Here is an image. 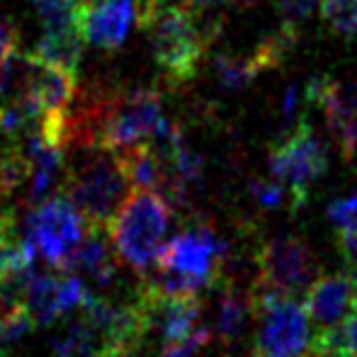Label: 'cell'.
<instances>
[{"label":"cell","instance_id":"1","mask_svg":"<svg viewBox=\"0 0 357 357\" xmlns=\"http://www.w3.org/2000/svg\"><path fill=\"white\" fill-rule=\"evenodd\" d=\"M226 243L212 226L195 224L163 243L155 258V275L144 278V287L158 296H199L221 280Z\"/></svg>","mask_w":357,"mask_h":357},{"label":"cell","instance_id":"2","mask_svg":"<svg viewBox=\"0 0 357 357\" xmlns=\"http://www.w3.org/2000/svg\"><path fill=\"white\" fill-rule=\"evenodd\" d=\"M142 27L149 32L153 61L170 85H183L197 75L214 34L197 17V10L158 3L142 10Z\"/></svg>","mask_w":357,"mask_h":357},{"label":"cell","instance_id":"3","mask_svg":"<svg viewBox=\"0 0 357 357\" xmlns=\"http://www.w3.org/2000/svg\"><path fill=\"white\" fill-rule=\"evenodd\" d=\"M173 209L158 190H132L122 209L109 224L107 234L119 263L146 275L165 243Z\"/></svg>","mask_w":357,"mask_h":357},{"label":"cell","instance_id":"4","mask_svg":"<svg viewBox=\"0 0 357 357\" xmlns=\"http://www.w3.org/2000/svg\"><path fill=\"white\" fill-rule=\"evenodd\" d=\"M132 190L119 153L102 149H90L75 168L66 170L61 183V195L71 199L85 224L95 229H109Z\"/></svg>","mask_w":357,"mask_h":357},{"label":"cell","instance_id":"5","mask_svg":"<svg viewBox=\"0 0 357 357\" xmlns=\"http://www.w3.org/2000/svg\"><path fill=\"white\" fill-rule=\"evenodd\" d=\"M253 357H309L311 331L304 306L289 294L253 287Z\"/></svg>","mask_w":357,"mask_h":357},{"label":"cell","instance_id":"6","mask_svg":"<svg viewBox=\"0 0 357 357\" xmlns=\"http://www.w3.org/2000/svg\"><path fill=\"white\" fill-rule=\"evenodd\" d=\"M160 93L155 88H134L107 93L102 114L98 119L93 149L119 151L134 144L149 142L160 122Z\"/></svg>","mask_w":357,"mask_h":357},{"label":"cell","instance_id":"7","mask_svg":"<svg viewBox=\"0 0 357 357\" xmlns=\"http://www.w3.org/2000/svg\"><path fill=\"white\" fill-rule=\"evenodd\" d=\"M85 231L88 224L83 214L63 195H52L44 202L34 204L22 226L24 238L34 245L39 258L59 273L66 270L71 255L85 238Z\"/></svg>","mask_w":357,"mask_h":357},{"label":"cell","instance_id":"8","mask_svg":"<svg viewBox=\"0 0 357 357\" xmlns=\"http://www.w3.org/2000/svg\"><path fill=\"white\" fill-rule=\"evenodd\" d=\"M268 163L273 178L289 192L291 207L301 209L309 199L311 185L328 170V153L314 129L301 119L289 137L270 151Z\"/></svg>","mask_w":357,"mask_h":357},{"label":"cell","instance_id":"9","mask_svg":"<svg viewBox=\"0 0 357 357\" xmlns=\"http://www.w3.org/2000/svg\"><path fill=\"white\" fill-rule=\"evenodd\" d=\"M258 265V282L255 287L273 289L280 294H301L319 275L311 245L299 236H278L258 245L255 250Z\"/></svg>","mask_w":357,"mask_h":357},{"label":"cell","instance_id":"10","mask_svg":"<svg viewBox=\"0 0 357 357\" xmlns=\"http://www.w3.org/2000/svg\"><path fill=\"white\" fill-rule=\"evenodd\" d=\"M306 100L324 112L326 124L345 160L357 155V83L328 75L309 80Z\"/></svg>","mask_w":357,"mask_h":357},{"label":"cell","instance_id":"11","mask_svg":"<svg viewBox=\"0 0 357 357\" xmlns=\"http://www.w3.org/2000/svg\"><path fill=\"white\" fill-rule=\"evenodd\" d=\"M137 17V3L134 0H102L98 5L75 10V24L88 44L114 52L124 44Z\"/></svg>","mask_w":357,"mask_h":357},{"label":"cell","instance_id":"12","mask_svg":"<svg viewBox=\"0 0 357 357\" xmlns=\"http://www.w3.org/2000/svg\"><path fill=\"white\" fill-rule=\"evenodd\" d=\"M355 309L353 282L345 273L321 275L304 291V311L319 331L340 324Z\"/></svg>","mask_w":357,"mask_h":357},{"label":"cell","instance_id":"13","mask_svg":"<svg viewBox=\"0 0 357 357\" xmlns=\"http://www.w3.org/2000/svg\"><path fill=\"white\" fill-rule=\"evenodd\" d=\"M117 263L119 258L112 248L107 229L88 226L85 238L75 248V253L71 255L63 273H78L83 278H88L93 284L107 287L114 280V275H117Z\"/></svg>","mask_w":357,"mask_h":357},{"label":"cell","instance_id":"14","mask_svg":"<svg viewBox=\"0 0 357 357\" xmlns=\"http://www.w3.org/2000/svg\"><path fill=\"white\" fill-rule=\"evenodd\" d=\"M83 42L85 39L75 22L52 24V27H44V34L39 37L32 54L49 66L75 75L80 68V59H83Z\"/></svg>","mask_w":357,"mask_h":357},{"label":"cell","instance_id":"15","mask_svg":"<svg viewBox=\"0 0 357 357\" xmlns=\"http://www.w3.org/2000/svg\"><path fill=\"white\" fill-rule=\"evenodd\" d=\"M119 158H122L134 190H158V192L165 190V183H168L165 160L160 158V153L151 142L134 144L119 151Z\"/></svg>","mask_w":357,"mask_h":357},{"label":"cell","instance_id":"16","mask_svg":"<svg viewBox=\"0 0 357 357\" xmlns=\"http://www.w3.org/2000/svg\"><path fill=\"white\" fill-rule=\"evenodd\" d=\"M253 316V299L250 291H241L238 287L226 284L219 299V314H216V335L224 345H236L245 333L248 319Z\"/></svg>","mask_w":357,"mask_h":357},{"label":"cell","instance_id":"17","mask_svg":"<svg viewBox=\"0 0 357 357\" xmlns=\"http://www.w3.org/2000/svg\"><path fill=\"white\" fill-rule=\"evenodd\" d=\"M24 304L32 311L34 321L39 326H49L61 319V278L54 275H32L24 291Z\"/></svg>","mask_w":357,"mask_h":357},{"label":"cell","instance_id":"18","mask_svg":"<svg viewBox=\"0 0 357 357\" xmlns=\"http://www.w3.org/2000/svg\"><path fill=\"white\" fill-rule=\"evenodd\" d=\"M309 357H357V309L340 324L311 335Z\"/></svg>","mask_w":357,"mask_h":357},{"label":"cell","instance_id":"19","mask_svg":"<svg viewBox=\"0 0 357 357\" xmlns=\"http://www.w3.org/2000/svg\"><path fill=\"white\" fill-rule=\"evenodd\" d=\"M32 178V163L17 142H8L0 149V199L17 192Z\"/></svg>","mask_w":357,"mask_h":357},{"label":"cell","instance_id":"20","mask_svg":"<svg viewBox=\"0 0 357 357\" xmlns=\"http://www.w3.org/2000/svg\"><path fill=\"white\" fill-rule=\"evenodd\" d=\"M319 10L331 32L345 39H357V0H321Z\"/></svg>","mask_w":357,"mask_h":357},{"label":"cell","instance_id":"21","mask_svg":"<svg viewBox=\"0 0 357 357\" xmlns=\"http://www.w3.org/2000/svg\"><path fill=\"white\" fill-rule=\"evenodd\" d=\"M326 216L333 224L335 236H357V192L333 199L326 209Z\"/></svg>","mask_w":357,"mask_h":357},{"label":"cell","instance_id":"22","mask_svg":"<svg viewBox=\"0 0 357 357\" xmlns=\"http://www.w3.org/2000/svg\"><path fill=\"white\" fill-rule=\"evenodd\" d=\"M39 17L44 20V27L52 24H71L75 22V5L73 0H32Z\"/></svg>","mask_w":357,"mask_h":357},{"label":"cell","instance_id":"23","mask_svg":"<svg viewBox=\"0 0 357 357\" xmlns=\"http://www.w3.org/2000/svg\"><path fill=\"white\" fill-rule=\"evenodd\" d=\"M212 340V331L209 328H197L190 338L180 340V343H165L158 357H197L199 350Z\"/></svg>","mask_w":357,"mask_h":357},{"label":"cell","instance_id":"24","mask_svg":"<svg viewBox=\"0 0 357 357\" xmlns=\"http://www.w3.org/2000/svg\"><path fill=\"white\" fill-rule=\"evenodd\" d=\"M284 192H287V188L282 183H278L275 178L273 180H255V183L250 185V195H253V199L265 209L280 207L282 199H284Z\"/></svg>","mask_w":357,"mask_h":357},{"label":"cell","instance_id":"25","mask_svg":"<svg viewBox=\"0 0 357 357\" xmlns=\"http://www.w3.org/2000/svg\"><path fill=\"white\" fill-rule=\"evenodd\" d=\"M319 3L321 0H280V15L284 20V27L296 29V24L304 22Z\"/></svg>","mask_w":357,"mask_h":357},{"label":"cell","instance_id":"26","mask_svg":"<svg viewBox=\"0 0 357 357\" xmlns=\"http://www.w3.org/2000/svg\"><path fill=\"white\" fill-rule=\"evenodd\" d=\"M17 44H20L17 27H15L13 22H5V20H0V68H3L5 61H8L10 54L17 49Z\"/></svg>","mask_w":357,"mask_h":357},{"label":"cell","instance_id":"27","mask_svg":"<svg viewBox=\"0 0 357 357\" xmlns=\"http://www.w3.org/2000/svg\"><path fill=\"white\" fill-rule=\"evenodd\" d=\"M294 112H296V85H289V88H287V93H284V100H282V119H284V124H291Z\"/></svg>","mask_w":357,"mask_h":357},{"label":"cell","instance_id":"28","mask_svg":"<svg viewBox=\"0 0 357 357\" xmlns=\"http://www.w3.org/2000/svg\"><path fill=\"white\" fill-rule=\"evenodd\" d=\"M185 3L197 10V13H202L204 8H212V5H219V3H224V0H185Z\"/></svg>","mask_w":357,"mask_h":357},{"label":"cell","instance_id":"29","mask_svg":"<svg viewBox=\"0 0 357 357\" xmlns=\"http://www.w3.org/2000/svg\"><path fill=\"white\" fill-rule=\"evenodd\" d=\"M350 282H353V291H355V306H357V265L355 268H350Z\"/></svg>","mask_w":357,"mask_h":357},{"label":"cell","instance_id":"30","mask_svg":"<svg viewBox=\"0 0 357 357\" xmlns=\"http://www.w3.org/2000/svg\"><path fill=\"white\" fill-rule=\"evenodd\" d=\"M98 3H102V0H73L75 8H88V5H98Z\"/></svg>","mask_w":357,"mask_h":357},{"label":"cell","instance_id":"31","mask_svg":"<svg viewBox=\"0 0 357 357\" xmlns=\"http://www.w3.org/2000/svg\"><path fill=\"white\" fill-rule=\"evenodd\" d=\"M158 3H163V0H144L142 10H146V8H153V5H158Z\"/></svg>","mask_w":357,"mask_h":357}]
</instances>
